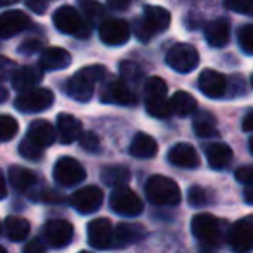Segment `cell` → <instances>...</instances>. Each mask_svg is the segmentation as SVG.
Listing matches in <instances>:
<instances>
[{"label": "cell", "instance_id": "f1b7e54d", "mask_svg": "<svg viewBox=\"0 0 253 253\" xmlns=\"http://www.w3.org/2000/svg\"><path fill=\"white\" fill-rule=\"evenodd\" d=\"M30 222L18 215H9L4 220V234L11 241H25L30 234Z\"/></svg>", "mask_w": 253, "mask_h": 253}, {"label": "cell", "instance_id": "d4e9b609", "mask_svg": "<svg viewBox=\"0 0 253 253\" xmlns=\"http://www.w3.org/2000/svg\"><path fill=\"white\" fill-rule=\"evenodd\" d=\"M146 238V229L141 224H128L122 222L115 227V248H123V246L134 245Z\"/></svg>", "mask_w": 253, "mask_h": 253}, {"label": "cell", "instance_id": "cb8c5ba5", "mask_svg": "<svg viewBox=\"0 0 253 253\" xmlns=\"http://www.w3.org/2000/svg\"><path fill=\"white\" fill-rule=\"evenodd\" d=\"M42 70L39 68H32V66H21L16 71H12L11 75V84L16 90L19 92H26L32 90V88H37L39 82H42Z\"/></svg>", "mask_w": 253, "mask_h": 253}, {"label": "cell", "instance_id": "836d02e7", "mask_svg": "<svg viewBox=\"0 0 253 253\" xmlns=\"http://www.w3.org/2000/svg\"><path fill=\"white\" fill-rule=\"evenodd\" d=\"M19 155L23 158L30 160V162H39L43 156V148H40L33 141H30L28 137H25L21 141V144H19Z\"/></svg>", "mask_w": 253, "mask_h": 253}, {"label": "cell", "instance_id": "7c38bea8", "mask_svg": "<svg viewBox=\"0 0 253 253\" xmlns=\"http://www.w3.org/2000/svg\"><path fill=\"white\" fill-rule=\"evenodd\" d=\"M229 246L234 253H248L253 250V217H245L232 224L229 231Z\"/></svg>", "mask_w": 253, "mask_h": 253}, {"label": "cell", "instance_id": "f907efd6", "mask_svg": "<svg viewBox=\"0 0 253 253\" xmlns=\"http://www.w3.org/2000/svg\"><path fill=\"white\" fill-rule=\"evenodd\" d=\"M250 151H252V155H253V137L250 139Z\"/></svg>", "mask_w": 253, "mask_h": 253}, {"label": "cell", "instance_id": "603a6c76", "mask_svg": "<svg viewBox=\"0 0 253 253\" xmlns=\"http://www.w3.org/2000/svg\"><path fill=\"white\" fill-rule=\"evenodd\" d=\"M26 137L30 141H33L40 148H49L56 142V128L52 126V123H49L47 120H33L30 123L28 134Z\"/></svg>", "mask_w": 253, "mask_h": 253}, {"label": "cell", "instance_id": "ab89813d", "mask_svg": "<svg viewBox=\"0 0 253 253\" xmlns=\"http://www.w3.org/2000/svg\"><path fill=\"white\" fill-rule=\"evenodd\" d=\"M42 49V40L40 39H26L21 45L18 47V52L21 56H32V54H37Z\"/></svg>", "mask_w": 253, "mask_h": 253}, {"label": "cell", "instance_id": "4fadbf2b", "mask_svg": "<svg viewBox=\"0 0 253 253\" xmlns=\"http://www.w3.org/2000/svg\"><path fill=\"white\" fill-rule=\"evenodd\" d=\"M88 245L95 250L115 248V227L108 218H95L87 225Z\"/></svg>", "mask_w": 253, "mask_h": 253}, {"label": "cell", "instance_id": "d6a6232c", "mask_svg": "<svg viewBox=\"0 0 253 253\" xmlns=\"http://www.w3.org/2000/svg\"><path fill=\"white\" fill-rule=\"evenodd\" d=\"M120 75H122L123 80L128 82L132 87H135V85H139L144 80V71H142L141 66H139L137 63H134V61H123V63H120Z\"/></svg>", "mask_w": 253, "mask_h": 253}, {"label": "cell", "instance_id": "484cf974", "mask_svg": "<svg viewBox=\"0 0 253 253\" xmlns=\"http://www.w3.org/2000/svg\"><path fill=\"white\" fill-rule=\"evenodd\" d=\"M205 156L208 160V165L213 170H224L231 165L232 151L224 142H211L205 149Z\"/></svg>", "mask_w": 253, "mask_h": 253}, {"label": "cell", "instance_id": "6da1fadb", "mask_svg": "<svg viewBox=\"0 0 253 253\" xmlns=\"http://www.w3.org/2000/svg\"><path fill=\"white\" fill-rule=\"evenodd\" d=\"M106 77L104 66H85L66 82V94L78 102H88L94 95L95 85Z\"/></svg>", "mask_w": 253, "mask_h": 253}, {"label": "cell", "instance_id": "9a60e30c", "mask_svg": "<svg viewBox=\"0 0 253 253\" xmlns=\"http://www.w3.org/2000/svg\"><path fill=\"white\" fill-rule=\"evenodd\" d=\"M102 191L97 186H85L82 189L75 191L70 198V203L78 213H94L102 205Z\"/></svg>", "mask_w": 253, "mask_h": 253}, {"label": "cell", "instance_id": "d6986e66", "mask_svg": "<svg viewBox=\"0 0 253 253\" xmlns=\"http://www.w3.org/2000/svg\"><path fill=\"white\" fill-rule=\"evenodd\" d=\"M57 137H59L61 144H71L75 141H80L82 137V123L77 116L68 115V113H61L57 115Z\"/></svg>", "mask_w": 253, "mask_h": 253}, {"label": "cell", "instance_id": "2e32d148", "mask_svg": "<svg viewBox=\"0 0 253 253\" xmlns=\"http://www.w3.org/2000/svg\"><path fill=\"white\" fill-rule=\"evenodd\" d=\"M73 225L64 218H54L43 225V238L52 248H64L73 239Z\"/></svg>", "mask_w": 253, "mask_h": 253}, {"label": "cell", "instance_id": "db71d44e", "mask_svg": "<svg viewBox=\"0 0 253 253\" xmlns=\"http://www.w3.org/2000/svg\"><path fill=\"white\" fill-rule=\"evenodd\" d=\"M250 82H252V87H253V75H252V80H250Z\"/></svg>", "mask_w": 253, "mask_h": 253}, {"label": "cell", "instance_id": "3957f363", "mask_svg": "<svg viewBox=\"0 0 253 253\" xmlns=\"http://www.w3.org/2000/svg\"><path fill=\"white\" fill-rule=\"evenodd\" d=\"M144 101L148 113L155 118L165 120L173 115L172 104L167 99V84L163 78L151 77L144 80Z\"/></svg>", "mask_w": 253, "mask_h": 253}, {"label": "cell", "instance_id": "b9f144b4", "mask_svg": "<svg viewBox=\"0 0 253 253\" xmlns=\"http://www.w3.org/2000/svg\"><path fill=\"white\" fill-rule=\"evenodd\" d=\"M234 177L238 182L246 184V186H252L253 184V165L239 167V169L234 172Z\"/></svg>", "mask_w": 253, "mask_h": 253}, {"label": "cell", "instance_id": "5bb4252c", "mask_svg": "<svg viewBox=\"0 0 253 253\" xmlns=\"http://www.w3.org/2000/svg\"><path fill=\"white\" fill-rule=\"evenodd\" d=\"M99 37L106 45L118 47L128 42L130 39V26L128 23L118 18H109L99 25Z\"/></svg>", "mask_w": 253, "mask_h": 253}, {"label": "cell", "instance_id": "ee69618b", "mask_svg": "<svg viewBox=\"0 0 253 253\" xmlns=\"http://www.w3.org/2000/svg\"><path fill=\"white\" fill-rule=\"evenodd\" d=\"M232 82H229V92L232 95H241L245 92V82H243V77H232Z\"/></svg>", "mask_w": 253, "mask_h": 253}, {"label": "cell", "instance_id": "5b68a950", "mask_svg": "<svg viewBox=\"0 0 253 253\" xmlns=\"http://www.w3.org/2000/svg\"><path fill=\"white\" fill-rule=\"evenodd\" d=\"M191 231L194 238L200 239L203 245L217 248L224 239V224L210 213H198L191 220Z\"/></svg>", "mask_w": 253, "mask_h": 253}, {"label": "cell", "instance_id": "8992f818", "mask_svg": "<svg viewBox=\"0 0 253 253\" xmlns=\"http://www.w3.org/2000/svg\"><path fill=\"white\" fill-rule=\"evenodd\" d=\"M102 102L106 104H118V106H134L137 104V94L134 87L128 82L120 78H108V82L102 84L101 94H99Z\"/></svg>", "mask_w": 253, "mask_h": 253}, {"label": "cell", "instance_id": "bcb514c9", "mask_svg": "<svg viewBox=\"0 0 253 253\" xmlns=\"http://www.w3.org/2000/svg\"><path fill=\"white\" fill-rule=\"evenodd\" d=\"M132 4V0H108V5L115 11H123Z\"/></svg>", "mask_w": 253, "mask_h": 253}, {"label": "cell", "instance_id": "f546056e", "mask_svg": "<svg viewBox=\"0 0 253 253\" xmlns=\"http://www.w3.org/2000/svg\"><path fill=\"white\" fill-rule=\"evenodd\" d=\"M101 179L109 187H123L130 180V170L122 165H108L101 170Z\"/></svg>", "mask_w": 253, "mask_h": 253}, {"label": "cell", "instance_id": "9c48e42d", "mask_svg": "<svg viewBox=\"0 0 253 253\" xmlns=\"http://www.w3.org/2000/svg\"><path fill=\"white\" fill-rule=\"evenodd\" d=\"M52 102H54V94L49 88L37 87L32 88V90L21 92L16 97L14 106L21 113H40L49 109L52 106Z\"/></svg>", "mask_w": 253, "mask_h": 253}, {"label": "cell", "instance_id": "30bf717a", "mask_svg": "<svg viewBox=\"0 0 253 253\" xmlns=\"http://www.w3.org/2000/svg\"><path fill=\"white\" fill-rule=\"evenodd\" d=\"M165 61L177 73H191L200 63V54L189 43H175L167 52Z\"/></svg>", "mask_w": 253, "mask_h": 253}, {"label": "cell", "instance_id": "681fc988", "mask_svg": "<svg viewBox=\"0 0 253 253\" xmlns=\"http://www.w3.org/2000/svg\"><path fill=\"white\" fill-rule=\"evenodd\" d=\"M16 2H19V0H2V5H4V7H9V5H14Z\"/></svg>", "mask_w": 253, "mask_h": 253}, {"label": "cell", "instance_id": "74e56055", "mask_svg": "<svg viewBox=\"0 0 253 253\" xmlns=\"http://www.w3.org/2000/svg\"><path fill=\"white\" fill-rule=\"evenodd\" d=\"M224 5L229 11L239 12L245 16H253V0H224Z\"/></svg>", "mask_w": 253, "mask_h": 253}, {"label": "cell", "instance_id": "f5cc1de1", "mask_svg": "<svg viewBox=\"0 0 253 253\" xmlns=\"http://www.w3.org/2000/svg\"><path fill=\"white\" fill-rule=\"evenodd\" d=\"M0 252H2V253H7V250H5V248H2V250H0Z\"/></svg>", "mask_w": 253, "mask_h": 253}, {"label": "cell", "instance_id": "f35d334b", "mask_svg": "<svg viewBox=\"0 0 253 253\" xmlns=\"http://www.w3.org/2000/svg\"><path fill=\"white\" fill-rule=\"evenodd\" d=\"M80 146L84 149H87L88 153H99L101 149V141L94 132H84L80 137Z\"/></svg>", "mask_w": 253, "mask_h": 253}, {"label": "cell", "instance_id": "e575fe53", "mask_svg": "<svg viewBox=\"0 0 253 253\" xmlns=\"http://www.w3.org/2000/svg\"><path fill=\"white\" fill-rule=\"evenodd\" d=\"M238 43L241 50L248 56H253V25H243L238 32Z\"/></svg>", "mask_w": 253, "mask_h": 253}, {"label": "cell", "instance_id": "7a4b0ae2", "mask_svg": "<svg viewBox=\"0 0 253 253\" xmlns=\"http://www.w3.org/2000/svg\"><path fill=\"white\" fill-rule=\"evenodd\" d=\"M170 12L160 5H146L141 19L135 21V35L141 42H149L155 37L162 35L170 26Z\"/></svg>", "mask_w": 253, "mask_h": 253}, {"label": "cell", "instance_id": "ba28073f", "mask_svg": "<svg viewBox=\"0 0 253 253\" xmlns=\"http://www.w3.org/2000/svg\"><path fill=\"white\" fill-rule=\"evenodd\" d=\"M109 207L115 213L125 215V217H137L142 210H144V205L142 200L130 189V187H116L111 193L109 198Z\"/></svg>", "mask_w": 253, "mask_h": 253}, {"label": "cell", "instance_id": "1f68e13d", "mask_svg": "<svg viewBox=\"0 0 253 253\" xmlns=\"http://www.w3.org/2000/svg\"><path fill=\"white\" fill-rule=\"evenodd\" d=\"M170 104H172L173 115L182 116V118L184 116H191L193 113H196V108H198L196 99L184 90L175 92V94L172 95V99H170Z\"/></svg>", "mask_w": 253, "mask_h": 253}, {"label": "cell", "instance_id": "f6af8a7d", "mask_svg": "<svg viewBox=\"0 0 253 253\" xmlns=\"http://www.w3.org/2000/svg\"><path fill=\"white\" fill-rule=\"evenodd\" d=\"M23 253H45V246H43V243L40 239H33L25 246Z\"/></svg>", "mask_w": 253, "mask_h": 253}, {"label": "cell", "instance_id": "816d5d0a", "mask_svg": "<svg viewBox=\"0 0 253 253\" xmlns=\"http://www.w3.org/2000/svg\"><path fill=\"white\" fill-rule=\"evenodd\" d=\"M200 253H211V252H207V250H201Z\"/></svg>", "mask_w": 253, "mask_h": 253}, {"label": "cell", "instance_id": "83f0119b", "mask_svg": "<svg viewBox=\"0 0 253 253\" xmlns=\"http://www.w3.org/2000/svg\"><path fill=\"white\" fill-rule=\"evenodd\" d=\"M9 180H11L14 189L25 193V191H30L37 182H39V177H37L35 172L25 169V167L12 165L11 169H9Z\"/></svg>", "mask_w": 253, "mask_h": 253}, {"label": "cell", "instance_id": "4dcf8cb0", "mask_svg": "<svg viewBox=\"0 0 253 253\" xmlns=\"http://www.w3.org/2000/svg\"><path fill=\"white\" fill-rule=\"evenodd\" d=\"M193 126H194V132L198 134V137L201 139L215 137L217 135V120L208 111H198L194 115Z\"/></svg>", "mask_w": 253, "mask_h": 253}, {"label": "cell", "instance_id": "7402d4cb", "mask_svg": "<svg viewBox=\"0 0 253 253\" xmlns=\"http://www.w3.org/2000/svg\"><path fill=\"white\" fill-rule=\"evenodd\" d=\"M229 37H231V23L225 18H217L210 21L205 28V39H207L208 45L220 49L229 43Z\"/></svg>", "mask_w": 253, "mask_h": 253}, {"label": "cell", "instance_id": "ffe728a7", "mask_svg": "<svg viewBox=\"0 0 253 253\" xmlns=\"http://www.w3.org/2000/svg\"><path fill=\"white\" fill-rule=\"evenodd\" d=\"M71 64V54L61 47H49L42 50L39 59V66L42 71H59Z\"/></svg>", "mask_w": 253, "mask_h": 253}, {"label": "cell", "instance_id": "11a10c76", "mask_svg": "<svg viewBox=\"0 0 253 253\" xmlns=\"http://www.w3.org/2000/svg\"><path fill=\"white\" fill-rule=\"evenodd\" d=\"M80 253H90V252H80Z\"/></svg>", "mask_w": 253, "mask_h": 253}, {"label": "cell", "instance_id": "4316f807", "mask_svg": "<svg viewBox=\"0 0 253 253\" xmlns=\"http://www.w3.org/2000/svg\"><path fill=\"white\" fill-rule=\"evenodd\" d=\"M158 153V142L151 137L149 134H144V132H139L135 134V137L132 139L130 142V155L134 158H142L148 160L156 156Z\"/></svg>", "mask_w": 253, "mask_h": 253}, {"label": "cell", "instance_id": "e0dca14e", "mask_svg": "<svg viewBox=\"0 0 253 253\" xmlns=\"http://www.w3.org/2000/svg\"><path fill=\"white\" fill-rule=\"evenodd\" d=\"M198 87L210 99H220L229 94V80L215 70H205L198 78Z\"/></svg>", "mask_w": 253, "mask_h": 253}, {"label": "cell", "instance_id": "60d3db41", "mask_svg": "<svg viewBox=\"0 0 253 253\" xmlns=\"http://www.w3.org/2000/svg\"><path fill=\"white\" fill-rule=\"evenodd\" d=\"M82 7H84V12L90 21H95L97 18H102L104 16V7L97 2H82Z\"/></svg>", "mask_w": 253, "mask_h": 253}, {"label": "cell", "instance_id": "8d00e7d4", "mask_svg": "<svg viewBox=\"0 0 253 253\" xmlns=\"http://www.w3.org/2000/svg\"><path fill=\"white\" fill-rule=\"evenodd\" d=\"M208 200H210V194L201 186H193L187 193V201H189L191 207H205Z\"/></svg>", "mask_w": 253, "mask_h": 253}, {"label": "cell", "instance_id": "52a82bcc", "mask_svg": "<svg viewBox=\"0 0 253 253\" xmlns=\"http://www.w3.org/2000/svg\"><path fill=\"white\" fill-rule=\"evenodd\" d=\"M54 26L59 30L64 35H77L80 39L90 35V30H88V25H85L84 19H82L80 12L75 7H70V5H63L59 7L52 16Z\"/></svg>", "mask_w": 253, "mask_h": 253}, {"label": "cell", "instance_id": "8fae6325", "mask_svg": "<svg viewBox=\"0 0 253 253\" xmlns=\"http://www.w3.org/2000/svg\"><path fill=\"white\" fill-rule=\"evenodd\" d=\"M52 173L56 182L63 187L77 186V184L84 182L85 177H87L85 169L80 165V162L75 158H70V156H63V158L57 160Z\"/></svg>", "mask_w": 253, "mask_h": 253}, {"label": "cell", "instance_id": "7bdbcfd3", "mask_svg": "<svg viewBox=\"0 0 253 253\" xmlns=\"http://www.w3.org/2000/svg\"><path fill=\"white\" fill-rule=\"evenodd\" d=\"M26 7L35 14H45L49 7V0H26Z\"/></svg>", "mask_w": 253, "mask_h": 253}, {"label": "cell", "instance_id": "ac0fdd59", "mask_svg": "<svg viewBox=\"0 0 253 253\" xmlns=\"http://www.w3.org/2000/svg\"><path fill=\"white\" fill-rule=\"evenodd\" d=\"M32 25L30 18L23 11H5L0 18V37L4 40L25 32Z\"/></svg>", "mask_w": 253, "mask_h": 253}, {"label": "cell", "instance_id": "7dc6e473", "mask_svg": "<svg viewBox=\"0 0 253 253\" xmlns=\"http://www.w3.org/2000/svg\"><path fill=\"white\" fill-rule=\"evenodd\" d=\"M243 132H253V109L243 118Z\"/></svg>", "mask_w": 253, "mask_h": 253}, {"label": "cell", "instance_id": "c3c4849f", "mask_svg": "<svg viewBox=\"0 0 253 253\" xmlns=\"http://www.w3.org/2000/svg\"><path fill=\"white\" fill-rule=\"evenodd\" d=\"M243 198H245V201L248 205H253V184L252 186H248L245 189V194H243Z\"/></svg>", "mask_w": 253, "mask_h": 253}, {"label": "cell", "instance_id": "44dd1931", "mask_svg": "<svg viewBox=\"0 0 253 253\" xmlns=\"http://www.w3.org/2000/svg\"><path fill=\"white\" fill-rule=\"evenodd\" d=\"M169 162L179 169H198L200 167V156L196 149L187 142H179L169 151Z\"/></svg>", "mask_w": 253, "mask_h": 253}, {"label": "cell", "instance_id": "277c9868", "mask_svg": "<svg viewBox=\"0 0 253 253\" xmlns=\"http://www.w3.org/2000/svg\"><path fill=\"white\" fill-rule=\"evenodd\" d=\"M146 196L158 207H175L180 203V189L177 182L165 175H153L146 182Z\"/></svg>", "mask_w": 253, "mask_h": 253}, {"label": "cell", "instance_id": "d590c367", "mask_svg": "<svg viewBox=\"0 0 253 253\" xmlns=\"http://www.w3.org/2000/svg\"><path fill=\"white\" fill-rule=\"evenodd\" d=\"M18 122H16L12 116L9 115H4L0 116V139L4 142L11 141L16 134H18Z\"/></svg>", "mask_w": 253, "mask_h": 253}]
</instances>
